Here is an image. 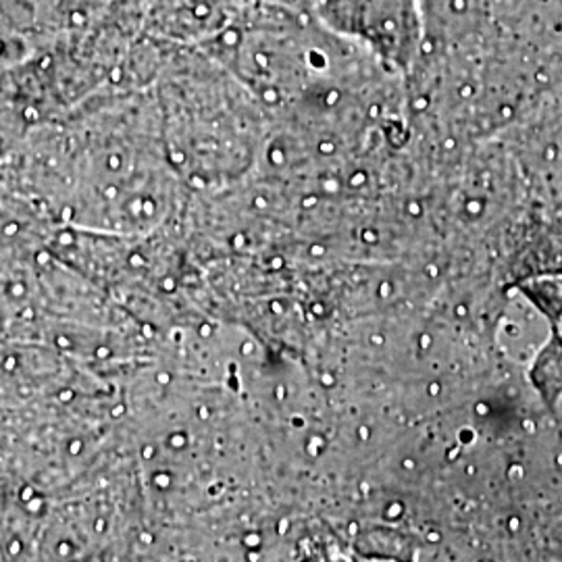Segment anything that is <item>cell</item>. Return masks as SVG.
I'll return each instance as SVG.
<instances>
[{
  "label": "cell",
  "mask_w": 562,
  "mask_h": 562,
  "mask_svg": "<svg viewBox=\"0 0 562 562\" xmlns=\"http://www.w3.org/2000/svg\"><path fill=\"white\" fill-rule=\"evenodd\" d=\"M315 15L325 30L355 42L387 71L406 74L423 59L422 0H315Z\"/></svg>",
  "instance_id": "6da1fadb"
}]
</instances>
